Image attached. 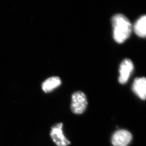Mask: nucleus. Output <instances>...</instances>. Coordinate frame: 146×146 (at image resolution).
I'll return each mask as SVG.
<instances>
[{"label":"nucleus","mask_w":146,"mask_h":146,"mask_svg":"<svg viewBox=\"0 0 146 146\" xmlns=\"http://www.w3.org/2000/svg\"><path fill=\"white\" fill-rule=\"evenodd\" d=\"M113 36L118 43H122L128 39L132 31V25L125 16L118 14L112 17Z\"/></svg>","instance_id":"obj_1"},{"label":"nucleus","mask_w":146,"mask_h":146,"mask_svg":"<svg viewBox=\"0 0 146 146\" xmlns=\"http://www.w3.org/2000/svg\"><path fill=\"white\" fill-rule=\"evenodd\" d=\"M88 106L87 97L83 92H74L71 96L70 109L73 113L80 115L84 113Z\"/></svg>","instance_id":"obj_2"},{"label":"nucleus","mask_w":146,"mask_h":146,"mask_svg":"<svg viewBox=\"0 0 146 146\" xmlns=\"http://www.w3.org/2000/svg\"><path fill=\"white\" fill-rule=\"evenodd\" d=\"M63 127V123L59 122L53 125L51 128L50 136L58 146H67L71 143L70 141L64 135Z\"/></svg>","instance_id":"obj_3"},{"label":"nucleus","mask_w":146,"mask_h":146,"mask_svg":"<svg viewBox=\"0 0 146 146\" xmlns=\"http://www.w3.org/2000/svg\"><path fill=\"white\" fill-rule=\"evenodd\" d=\"M132 135L126 130L121 129L115 132L112 137L111 143L113 146H126L131 142Z\"/></svg>","instance_id":"obj_4"},{"label":"nucleus","mask_w":146,"mask_h":146,"mask_svg":"<svg viewBox=\"0 0 146 146\" xmlns=\"http://www.w3.org/2000/svg\"><path fill=\"white\" fill-rule=\"evenodd\" d=\"M133 68V64L130 59L127 58L121 62L119 67V81L121 84H125L128 81Z\"/></svg>","instance_id":"obj_5"},{"label":"nucleus","mask_w":146,"mask_h":146,"mask_svg":"<svg viewBox=\"0 0 146 146\" xmlns=\"http://www.w3.org/2000/svg\"><path fill=\"white\" fill-rule=\"evenodd\" d=\"M134 93L142 100L146 99V78L139 77L135 79L132 86Z\"/></svg>","instance_id":"obj_6"},{"label":"nucleus","mask_w":146,"mask_h":146,"mask_svg":"<svg viewBox=\"0 0 146 146\" xmlns=\"http://www.w3.org/2000/svg\"><path fill=\"white\" fill-rule=\"evenodd\" d=\"M62 84V80L60 77L53 76L49 77L42 83L41 88L45 93H49L53 91Z\"/></svg>","instance_id":"obj_7"},{"label":"nucleus","mask_w":146,"mask_h":146,"mask_svg":"<svg viewBox=\"0 0 146 146\" xmlns=\"http://www.w3.org/2000/svg\"><path fill=\"white\" fill-rule=\"evenodd\" d=\"M134 31L138 36L146 37V15L140 17L133 26Z\"/></svg>","instance_id":"obj_8"}]
</instances>
